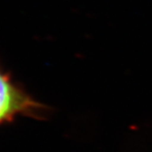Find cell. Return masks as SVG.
Wrapping results in <instances>:
<instances>
[{
	"label": "cell",
	"instance_id": "6da1fadb",
	"mask_svg": "<svg viewBox=\"0 0 152 152\" xmlns=\"http://www.w3.org/2000/svg\"><path fill=\"white\" fill-rule=\"evenodd\" d=\"M48 107L34 99L0 66V126L18 117L41 119Z\"/></svg>",
	"mask_w": 152,
	"mask_h": 152
}]
</instances>
